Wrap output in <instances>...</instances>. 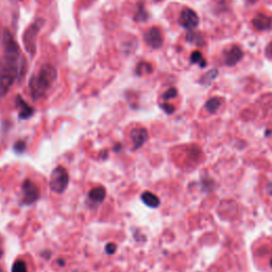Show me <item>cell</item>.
Returning a JSON list of instances; mask_svg holds the SVG:
<instances>
[{"label":"cell","mask_w":272,"mask_h":272,"mask_svg":"<svg viewBox=\"0 0 272 272\" xmlns=\"http://www.w3.org/2000/svg\"><path fill=\"white\" fill-rule=\"evenodd\" d=\"M266 54H267L268 58L272 59V42L270 43V44L266 48Z\"/></svg>","instance_id":"ffe728a7"},{"label":"cell","mask_w":272,"mask_h":272,"mask_svg":"<svg viewBox=\"0 0 272 272\" xmlns=\"http://www.w3.org/2000/svg\"><path fill=\"white\" fill-rule=\"evenodd\" d=\"M130 137L133 142V149L137 150L145 145L149 138V134L145 128H135L131 131Z\"/></svg>","instance_id":"ba28073f"},{"label":"cell","mask_w":272,"mask_h":272,"mask_svg":"<svg viewBox=\"0 0 272 272\" xmlns=\"http://www.w3.org/2000/svg\"><path fill=\"white\" fill-rule=\"evenodd\" d=\"M221 102H220V99L218 98H213L211 100H209L206 103V109L209 110L210 112H215L217 111L219 109Z\"/></svg>","instance_id":"9a60e30c"},{"label":"cell","mask_w":272,"mask_h":272,"mask_svg":"<svg viewBox=\"0 0 272 272\" xmlns=\"http://www.w3.org/2000/svg\"><path fill=\"white\" fill-rule=\"evenodd\" d=\"M190 60H191L192 63H198L200 65V67H205L206 66V61L204 60L201 52H199V51L192 52L191 56H190Z\"/></svg>","instance_id":"5bb4252c"},{"label":"cell","mask_w":272,"mask_h":272,"mask_svg":"<svg viewBox=\"0 0 272 272\" xmlns=\"http://www.w3.org/2000/svg\"><path fill=\"white\" fill-rule=\"evenodd\" d=\"M25 149H26V142L24 140H18L15 142V145H14V150H15L17 153L24 152Z\"/></svg>","instance_id":"e0dca14e"},{"label":"cell","mask_w":272,"mask_h":272,"mask_svg":"<svg viewBox=\"0 0 272 272\" xmlns=\"http://www.w3.org/2000/svg\"><path fill=\"white\" fill-rule=\"evenodd\" d=\"M252 24L256 30H268L271 28L272 25V18L266 14L259 13L257 15L253 18Z\"/></svg>","instance_id":"9c48e42d"},{"label":"cell","mask_w":272,"mask_h":272,"mask_svg":"<svg viewBox=\"0 0 272 272\" xmlns=\"http://www.w3.org/2000/svg\"><path fill=\"white\" fill-rule=\"evenodd\" d=\"M0 272H4V271L2 270V268H1V267H0Z\"/></svg>","instance_id":"603a6c76"},{"label":"cell","mask_w":272,"mask_h":272,"mask_svg":"<svg viewBox=\"0 0 272 272\" xmlns=\"http://www.w3.org/2000/svg\"><path fill=\"white\" fill-rule=\"evenodd\" d=\"M116 249H117V247H116L115 243L110 242V243H107V245L105 246V252H106L107 254L112 255V254H114V253L116 252Z\"/></svg>","instance_id":"ac0fdd59"},{"label":"cell","mask_w":272,"mask_h":272,"mask_svg":"<svg viewBox=\"0 0 272 272\" xmlns=\"http://www.w3.org/2000/svg\"><path fill=\"white\" fill-rule=\"evenodd\" d=\"M69 176L67 170L63 166L55 167L50 175L49 186L51 191L55 194H63L68 187Z\"/></svg>","instance_id":"3957f363"},{"label":"cell","mask_w":272,"mask_h":272,"mask_svg":"<svg viewBox=\"0 0 272 272\" xmlns=\"http://www.w3.org/2000/svg\"><path fill=\"white\" fill-rule=\"evenodd\" d=\"M179 24L187 30L195 29L199 24V17L197 13L189 8L182 10L180 17H179Z\"/></svg>","instance_id":"8992f818"},{"label":"cell","mask_w":272,"mask_h":272,"mask_svg":"<svg viewBox=\"0 0 272 272\" xmlns=\"http://www.w3.org/2000/svg\"><path fill=\"white\" fill-rule=\"evenodd\" d=\"M270 264H271V267H272V253H271V261H270Z\"/></svg>","instance_id":"7402d4cb"},{"label":"cell","mask_w":272,"mask_h":272,"mask_svg":"<svg viewBox=\"0 0 272 272\" xmlns=\"http://www.w3.org/2000/svg\"><path fill=\"white\" fill-rule=\"evenodd\" d=\"M4 52L0 60V95H6L18 75L19 48L12 34L5 31L3 34Z\"/></svg>","instance_id":"6da1fadb"},{"label":"cell","mask_w":272,"mask_h":272,"mask_svg":"<svg viewBox=\"0 0 272 272\" xmlns=\"http://www.w3.org/2000/svg\"><path fill=\"white\" fill-rule=\"evenodd\" d=\"M16 104L19 110V118L20 119H28L30 118L33 115V107L28 104L23 98H20L19 96L16 99Z\"/></svg>","instance_id":"30bf717a"},{"label":"cell","mask_w":272,"mask_h":272,"mask_svg":"<svg viewBox=\"0 0 272 272\" xmlns=\"http://www.w3.org/2000/svg\"><path fill=\"white\" fill-rule=\"evenodd\" d=\"M242 58L241 49L237 46H233L226 53V64L228 66H233Z\"/></svg>","instance_id":"8fae6325"},{"label":"cell","mask_w":272,"mask_h":272,"mask_svg":"<svg viewBox=\"0 0 272 272\" xmlns=\"http://www.w3.org/2000/svg\"><path fill=\"white\" fill-rule=\"evenodd\" d=\"M141 201L144 202L147 206L151 207V209H155L160 205V199L157 196L150 191H145L141 194Z\"/></svg>","instance_id":"4fadbf2b"},{"label":"cell","mask_w":272,"mask_h":272,"mask_svg":"<svg viewBox=\"0 0 272 272\" xmlns=\"http://www.w3.org/2000/svg\"><path fill=\"white\" fill-rule=\"evenodd\" d=\"M105 196H106V190L103 186H97V187L91 188L89 192L90 201L96 204L103 202Z\"/></svg>","instance_id":"7c38bea8"},{"label":"cell","mask_w":272,"mask_h":272,"mask_svg":"<svg viewBox=\"0 0 272 272\" xmlns=\"http://www.w3.org/2000/svg\"><path fill=\"white\" fill-rule=\"evenodd\" d=\"M175 97H177V90H176V89H170V90H168V91L165 92V94H164V96H163V98L165 99V100L173 99V98H175Z\"/></svg>","instance_id":"d6986e66"},{"label":"cell","mask_w":272,"mask_h":272,"mask_svg":"<svg viewBox=\"0 0 272 272\" xmlns=\"http://www.w3.org/2000/svg\"><path fill=\"white\" fill-rule=\"evenodd\" d=\"M2 255H3V252L1 251V250H0V259H1V257H2Z\"/></svg>","instance_id":"44dd1931"},{"label":"cell","mask_w":272,"mask_h":272,"mask_svg":"<svg viewBox=\"0 0 272 272\" xmlns=\"http://www.w3.org/2000/svg\"><path fill=\"white\" fill-rule=\"evenodd\" d=\"M43 23H44V20H43V19H38L37 21H35L34 24H32L29 27V29H28L25 32V35H24V44H25V47L27 49V51L29 52V53L34 54L35 50H37V44H35V42H37L38 33H39L40 29H41Z\"/></svg>","instance_id":"277c9868"},{"label":"cell","mask_w":272,"mask_h":272,"mask_svg":"<svg viewBox=\"0 0 272 272\" xmlns=\"http://www.w3.org/2000/svg\"><path fill=\"white\" fill-rule=\"evenodd\" d=\"M56 77H58V73H56V69L52 65H50V64L43 65L39 74L35 75L29 83L32 98L34 100H39L45 97L47 91L54 84Z\"/></svg>","instance_id":"7a4b0ae2"},{"label":"cell","mask_w":272,"mask_h":272,"mask_svg":"<svg viewBox=\"0 0 272 272\" xmlns=\"http://www.w3.org/2000/svg\"><path fill=\"white\" fill-rule=\"evenodd\" d=\"M18 1H23V0H18Z\"/></svg>","instance_id":"cb8c5ba5"},{"label":"cell","mask_w":272,"mask_h":272,"mask_svg":"<svg viewBox=\"0 0 272 272\" xmlns=\"http://www.w3.org/2000/svg\"><path fill=\"white\" fill-rule=\"evenodd\" d=\"M145 41L147 44L154 49L161 48L163 45V34L157 27H152L146 32Z\"/></svg>","instance_id":"52a82bcc"},{"label":"cell","mask_w":272,"mask_h":272,"mask_svg":"<svg viewBox=\"0 0 272 272\" xmlns=\"http://www.w3.org/2000/svg\"><path fill=\"white\" fill-rule=\"evenodd\" d=\"M12 272H28L26 263L21 260L16 261L12 266Z\"/></svg>","instance_id":"2e32d148"},{"label":"cell","mask_w":272,"mask_h":272,"mask_svg":"<svg viewBox=\"0 0 272 272\" xmlns=\"http://www.w3.org/2000/svg\"><path fill=\"white\" fill-rule=\"evenodd\" d=\"M21 189H23V204H32L37 202L41 197L39 186L31 180H25L21 185Z\"/></svg>","instance_id":"5b68a950"}]
</instances>
